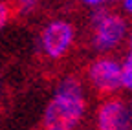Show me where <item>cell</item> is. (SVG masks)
Instances as JSON below:
<instances>
[{
    "label": "cell",
    "mask_w": 132,
    "mask_h": 130,
    "mask_svg": "<svg viewBox=\"0 0 132 130\" xmlns=\"http://www.w3.org/2000/svg\"><path fill=\"white\" fill-rule=\"evenodd\" d=\"M9 20V7L6 4H0V29H2Z\"/></svg>",
    "instance_id": "ba28073f"
},
{
    "label": "cell",
    "mask_w": 132,
    "mask_h": 130,
    "mask_svg": "<svg viewBox=\"0 0 132 130\" xmlns=\"http://www.w3.org/2000/svg\"><path fill=\"white\" fill-rule=\"evenodd\" d=\"M57 92H62V93H73V95H82L81 83H79L75 77H66L62 83L59 84Z\"/></svg>",
    "instance_id": "8992f818"
},
{
    "label": "cell",
    "mask_w": 132,
    "mask_h": 130,
    "mask_svg": "<svg viewBox=\"0 0 132 130\" xmlns=\"http://www.w3.org/2000/svg\"><path fill=\"white\" fill-rule=\"evenodd\" d=\"M88 77L99 93H114L121 86V66L114 59H97L90 66Z\"/></svg>",
    "instance_id": "277c9868"
},
{
    "label": "cell",
    "mask_w": 132,
    "mask_h": 130,
    "mask_svg": "<svg viewBox=\"0 0 132 130\" xmlns=\"http://www.w3.org/2000/svg\"><path fill=\"white\" fill-rule=\"evenodd\" d=\"M99 130H132V121L127 106L121 101H106L97 112Z\"/></svg>",
    "instance_id": "5b68a950"
},
{
    "label": "cell",
    "mask_w": 132,
    "mask_h": 130,
    "mask_svg": "<svg viewBox=\"0 0 132 130\" xmlns=\"http://www.w3.org/2000/svg\"><path fill=\"white\" fill-rule=\"evenodd\" d=\"M123 7H125V11H128L132 15V0H123Z\"/></svg>",
    "instance_id": "8fae6325"
},
{
    "label": "cell",
    "mask_w": 132,
    "mask_h": 130,
    "mask_svg": "<svg viewBox=\"0 0 132 130\" xmlns=\"http://www.w3.org/2000/svg\"><path fill=\"white\" fill-rule=\"evenodd\" d=\"M85 116V99L82 95L57 92L44 110L46 130H73Z\"/></svg>",
    "instance_id": "6da1fadb"
},
{
    "label": "cell",
    "mask_w": 132,
    "mask_h": 130,
    "mask_svg": "<svg viewBox=\"0 0 132 130\" xmlns=\"http://www.w3.org/2000/svg\"><path fill=\"white\" fill-rule=\"evenodd\" d=\"M130 48H132V37H130Z\"/></svg>",
    "instance_id": "7c38bea8"
},
{
    "label": "cell",
    "mask_w": 132,
    "mask_h": 130,
    "mask_svg": "<svg viewBox=\"0 0 132 130\" xmlns=\"http://www.w3.org/2000/svg\"><path fill=\"white\" fill-rule=\"evenodd\" d=\"M72 40H73V26L64 20H55L48 24L40 35L42 50L52 59H61L72 46Z\"/></svg>",
    "instance_id": "3957f363"
},
{
    "label": "cell",
    "mask_w": 132,
    "mask_h": 130,
    "mask_svg": "<svg viewBox=\"0 0 132 130\" xmlns=\"http://www.w3.org/2000/svg\"><path fill=\"white\" fill-rule=\"evenodd\" d=\"M85 2H86L88 6H92V7H99L103 2H106V0H85Z\"/></svg>",
    "instance_id": "30bf717a"
},
{
    "label": "cell",
    "mask_w": 132,
    "mask_h": 130,
    "mask_svg": "<svg viewBox=\"0 0 132 130\" xmlns=\"http://www.w3.org/2000/svg\"><path fill=\"white\" fill-rule=\"evenodd\" d=\"M92 26L95 29L94 46L99 51H108L119 44L127 33V24L119 15L108 13L106 9H97L92 15Z\"/></svg>",
    "instance_id": "7a4b0ae2"
},
{
    "label": "cell",
    "mask_w": 132,
    "mask_h": 130,
    "mask_svg": "<svg viewBox=\"0 0 132 130\" xmlns=\"http://www.w3.org/2000/svg\"><path fill=\"white\" fill-rule=\"evenodd\" d=\"M16 4H20V6H24V7H29V6H33L37 2V0H15Z\"/></svg>",
    "instance_id": "9c48e42d"
},
{
    "label": "cell",
    "mask_w": 132,
    "mask_h": 130,
    "mask_svg": "<svg viewBox=\"0 0 132 130\" xmlns=\"http://www.w3.org/2000/svg\"><path fill=\"white\" fill-rule=\"evenodd\" d=\"M121 86H125L127 90H132V48L128 57L125 59V64L121 66Z\"/></svg>",
    "instance_id": "52a82bcc"
}]
</instances>
